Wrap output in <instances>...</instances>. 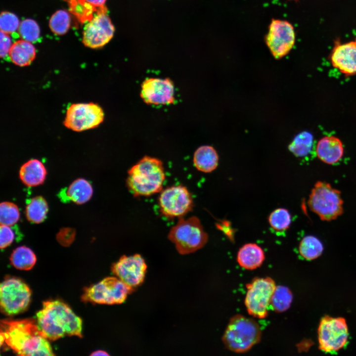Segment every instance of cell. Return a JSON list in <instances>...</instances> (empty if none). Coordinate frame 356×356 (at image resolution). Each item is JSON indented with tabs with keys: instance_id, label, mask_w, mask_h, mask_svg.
<instances>
[{
	"instance_id": "1",
	"label": "cell",
	"mask_w": 356,
	"mask_h": 356,
	"mask_svg": "<svg viewBox=\"0 0 356 356\" xmlns=\"http://www.w3.org/2000/svg\"><path fill=\"white\" fill-rule=\"evenodd\" d=\"M20 356H54L49 343L40 331L37 320L4 319L0 322V345L3 343Z\"/></svg>"
},
{
	"instance_id": "2",
	"label": "cell",
	"mask_w": 356,
	"mask_h": 356,
	"mask_svg": "<svg viewBox=\"0 0 356 356\" xmlns=\"http://www.w3.org/2000/svg\"><path fill=\"white\" fill-rule=\"evenodd\" d=\"M36 317L38 328L47 339L54 341L65 335L82 337V319L60 301L44 302Z\"/></svg>"
},
{
	"instance_id": "3",
	"label": "cell",
	"mask_w": 356,
	"mask_h": 356,
	"mask_svg": "<svg viewBox=\"0 0 356 356\" xmlns=\"http://www.w3.org/2000/svg\"><path fill=\"white\" fill-rule=\"evenodd\" d=\"M165 179L162 162L145 156L128 170L126 184L134 197L148 196L162 191Z\"/></svg>"
},
{
	"instance_id": "4",
	"label": "cell",
	"mask_w": 356,
	"mask_h": 356,
	"mask_svg": "<svg viewBox=\"0 0 356 356\" xmlns=\"http://www.w3.org/2000/svg\"><path fill=\"white\" fill-rule=\"evenodd\" d=\"M261 337L258 323L252 318L238 314L230 319L222 339L228 350L243 353L258 344Z\"/></svg>"
},
{
	"instance_id": "5",
	"label": "cell",
	"mask_w": 356,
	"mask_h": 356,
	"mask_svg": "<svg viewBox=\"0 0 356 356\" xmlns=\"http://www.w3.org/2000/svg\"><path fill=\"white\" fill-rule=\"evenodd\" d=\"M168 239L181 255L193 253L207 243L208 235L200 220L195 216L187 219L180 218L170 230Z\"/></svg>"
},
{
	"instance_id": "6",
	"label": "cell",
	"mask_w": 356,
	"mask_h": 356,
	"mask_svg": "<svg viewBox=\"0 0 356 356\" xmlns=\"http://www.w3.org/2000/svg\"><path fill=\"white\" fill-rule=\"evenodd\" d=\"M310 209L322 221H331L343 212V201L340 191L329 183L317 181L309 195Z\"/></svg>"
},
{
	"instance_id": "7",
	"label": "cell",
	"mask_w": 356,
	"mask_h": 356,
	"mask_svg": "<svg viewBox=\"0 0 356 356\" xmlns=\"http://www.w3.org/2000/svg\"><path fill=\"white\" fill-rule=\"evenodd\" d=\"M276 286L270 277H256L246 285L244 303L251 316L263 319L268 315V308Z\"/></svg>"
},
{
	"instance_id": "8",
	"label": "cell",
	"mask_w": 356,
	"mask_h": 356,
	"mask_svg": "<svg viewBox=\"0 0 356 356\" xmlns=\"http://www.w3.org/2000/svg\"><path fill=\"white\" fill-rule=\"evenodd\" d=\"M134 290V288L125 284L118 277H107L86 288L82 300L99 304H120L123 303L128 295Z\"/></svg>"
},
{
	"instance_id": "9",
	"label": "cell",
	"mask_w": 356,
	"mask_h": 356,
	"mask_svg": "<svg viewBox=\"0 0 356 356\" xmlns=\"http://www.w3.org/2000/svg\"><path fill=\"white\" fill-rule=\"evenodd\" d=\"M31 292L27 285L16 277H8L0 284L1 312L8 315L24 312L30 302Z\"/></svg>"
},
{
	"instance_id": "10",
	"label": "cell",
	"mask_w": 356,
	"mask_h": 356,
	"mask_svg": "<svg viewBox=\"0 0 356 356\" xmlns=\"http://www.w3.org/2000/svg\"><path fill=\"white\" fill-rule=\"evenodd\" d=\"M317 332L319 348L322 352L336 353L348 344L349 330L344 318L323 317L320 320Z\"/></svg>"
},
{
	"instance_id": "11",
	"label": "cell",
	"mask_w": 356,
	"mask_h": 356,
	"mask_svg": "<svg viewBox=\"0 0 356 356\" xmlns=\"http://www.w3.org/2000/svg\"><path fill=\"white\" fill-rule=\"evenodd\" d=\"M104 118L103 110L96 103H73L66 110L63 124L70 130L81 132L98 127Z\"/></svg>"
},
{
	"instance_id": "12",
	"label": "cell",
	"mask_w": 356,
	"mask_h": 356,
	"mask_svg": "<svg viewBox=\"0 0 356 356\" xmlns=\"http://www.w3.org/2000/svg\"><path fill=\"white\" fill-rule=\"evenodd\" d=\"M158 204L161 214L171 219L183 217L191 211L193 201L187 187L178 185L162 190L159 197Z\"/></svg>"
},
{
	"instance_id": "13",
	"label": "cell",
	"mask_w": 356,
	"mask_h": 356,
	"mask_svg": "<svg viewBox=\"0 0 356 356\" xmlns=\"http://www.w3.org/2000/svg\"><path fill=\"white\" fill-rule=\"evenodd\" d=\"M265 40L273 57L276 59H280L288 54L295 44L294 28L287 20L273 18Z\"/></svg>"
},
{
	"instance_id": "14",
	"label": "cell",
	"mask_w": 356,
	"mask_h": 356,
	"mask_svg": "<svg viewBox=\"0 0 356 356\" xmlns=\"http://www.w3.org/2000/svg\"><path fill=\"white\" fill-rule=\"evenodd\" d=\"M114 27L104 7L100 8L93 17L86 23L82 42L87 47L100 48L107 44L113 36Z\"/></svg>"
},
{
	"instance_id": "15",
	"label": "cell",
	"mask_w": 356,
	"mask_h": 356,
	"mask_svg": "<svg viewBox=\"0 0 356 356\" xmlns=\"http://www.w3.org/2000/svg\"><path fill=\"white\" fill-rule=\"evenodd\" d=\"M146 270L145 261L138 254L124 255L111 267L112 272L125 284L134 289L143 283Z\"/></svg>"
},
{
	"instance_id": "16",
	"label": "cell",
	"mask_w": 356,
	"mask_h": 356,
	"mask_svg": "<svg viewBox=\"0 0 356 356\" xmlns=\"http://www.w3.org/2000/svg\"><path fill=\"white\" fill-rule=\"evenodd\" d=\"M174 91L170 79L151 78L142 83L140 96L148 104L170 105L175 101Z\"/></svg>"
},
{
	"instance_id": "17",
	"label": "cell",
	"mask_w": 356,
	"mask_h": 356,
	"mask_svg": "<svg viewBox=\"0 0 356 356\" xmlns=\"http://www.w3.org/2000/svg\"><path fill=\"white\" fill-rule=\"evenodd\" d=\"M330 59L332 65L346 75L356 73V44L350 42L337 43L332 51Z\"/></svg>"
},
{
	"instance_id": "18",
	"label": "cell",
	"mask_w": 356,
	"mask_h": 356,
	"mask_svg": "<svg viewBox=\"0 0 356 356\" xmlns=\"http://www.w3.org/2000/svg\"><path fill=\"white\" fill-rule=\"evenodd\" d=\"M316 155L323 162L328 164L337 163L344 154L343 144L339 139L330 136H325L318 142Z\"/></svg>"
},
{
	"instance_id": "19",
	"label": "cell",
	"mask_w": 356,
	"mask_h": 356,
	"mask_svg": "<svg viewBox=\"0 0 356 356\" xmlns=\"http://www.w3.org/2000/svg\"><path fill=\"white\" fill-rule=\"evenodd\" d=\"M47 175L43 163L36 159H32L22 165L19 170V178L24 184L34 187L44 183Z\"/></svg>"
},
{
	"instance_id": "20",
	"label": "cell",
	"mask_w": 356,
	"mask_h": 356,
	"mask_svg": "<svg viewBox=\"0 0 356 356\" xmlns=\"http://www.w3.org/2000/svg\"><path fill=\"white\" fill-rule=\"evenodd\" d=\"M265 259V253L262 248L254 243L243 245L238 250L237 261L242 268L253 270L262 266Z\"/></svg>"
},
{
	"instance_id": "21",
	"label": "cell",
	"mask_w": 356,
	"mask_h": 356,
	"mask_svg": "<svg viewBox=\"0 0 356 356\" xmlns=\"http://www.w3.org/2000/svg\"><path fill=\"white\" fill-rule=\"evenodd\" d=\"M93 194L91 184L82 178L74 180L65 190L60 192V197L63 201H72L81 205L90 200Z\"/></svg>"
},
{
	"instance_id": "22",
	"label": "cell",
	"mask_w": 356,
	"mask_h": 356,
	"mask_svg": "<svg viewBox=\"0 0 356 356\" xmlns=\"http://www.w3.org/2000/svg\"><path fill=\"white\" fill-rule=\"evenodd\" d=\"M36 55L35 46L31 42L24 40L13 43L8 53L12 62L20 67L29 65L35 58Z\"/></svg>"
},
{
	"instance_id": "23",
	"label": "cell",
	"mask_w": 356,
	"mask_h": 356,
	"mask_svg": "<svg viewBox=\"0 0 356 356\" xmlns=\"http://www.w3.org/2000/svg\"><path fill=\"white\" fill-rule=\"evenodd\" d=\"M219 156L216 150L211 146L204 145L195 151L193 164L195 168L203 173H210L218 165Z\"/></svg>"
},
{
	"instance_id": "24",
	"label": "cell",
	"mask_w": 356,
	"mask_h": 356,
	"mask_svg": "<svg viewBox=\"0 0 356 356\" xmlns=\"http://www.w3.org/2000/svg\"><path fill=\"white\" fill-rule=\"evenodd\" d=\"M48 206L45 199L37 196L28 200L25 209L28 221L33 223H40L46 218Z\"/></svg>"
},
{
	"instance_id": "25",
	"label": "cell",
	"mask_w": 356,
	"mask_h": 356,
	"mask_svg": "<svg viewBox=\"0 0 356 356\" xmlns=\"http://www.w3.org/2000/svg\"><path fill=\"white\" fill-rule=\"evenodd\" d=\"M36 256L33 251L26 246H20L15 249L11 254V264L21 270H29L36 262Z\"/></svg>"
},
{
	"instance_id": "26",
	"label": "cell",
	"mask_w": 356,
	"mask_h": 356,
	"mask_svg": "<svg viewBox=\"0 0 356 356\" xmlns=\"http://www.w3.org/2000/svg\"><path fill=\"white\" fill-rule=\"evenodd\" d=\"M64 0L68 3L70 12L81 23H87L90 20L100 9L94 7L85 0Z\"/></svg>"
},
{
	"instance_id": "27",
	"label": "cell",
	"mask_w": 356,
	"mask_h": 356,
	"mask_svg": "<svg viewBox=\"0 0 356 356\" xmlns=\"http://www.w3.org/2000/svg\"><path fill=\"white\" fill-rule=\"evenodd\" d=\"M323 246L321 242L315 236L308 235L300 241L299 251L300 255L308 260L319 257L322 253Z\"/></svg>"
},
{
	"instance_id": "28",
	"label": "cell",
	"mask_w": 356,
	"mask_h": 356,
	"mask_svg": "<svg viewBox=\"0 0 356 356\" xmlns=\"http://www.w3.org/2000/svg\"><path fill=\"white\" fill-rule=\"evenodd\" d=\"M293 301V294L286 286H276L271 297L270 305L276 312H283L290 307Z\"/></svg>"
},
{
	"instance_id": "29",
	"label": "cell",
	"mask_w": 356,
	"mask_h": 356,
	"mask_svg": "<svg viewBox=\"0 0 356 356\" xmlns=\"http://www.w3.org/2000/svg\"><path fill=\"white\" fill-rule=\"evenodd\" d=\"M71 25L69 13L65 10H59L51 16L49 26L55 35H63L67 32Z\"/></svg>"
},
{
	"instance_id": "30",
	"label": "cell",
	"mask_w": 356,
	"mask_h": 356,
	"mask_svg": "<svg viewBox=\"0 0 356 356\" xmlns=\"http://www.w3.org/2000/svg\"><path fill=\"white\" fill-rule=\"evenodd\" d=\"M268 220L270 227L273 230L282 232L289 228L291 222V216L287 209L280 208L270 214Z\"/></svg>"
},
{
	"instance_id": "31",
	"label": "cell",
	"mask_w": 356,
	"mask_h": 356,
	"mask_svg": "<svg viewBox=\"0 0 356 356\" xmlns=\"http://www.w3.org/2000/svg\"><path fill=\"white\" fill-rule=\"evenodd\" d=\"M312 143V136L308 132H304L297 135L289 146V149L297 157H303L310 151Z\"/></svg>"
},
{
	"instance_id": "32",
	"label": "cell",
	"mask_w": 356,
	"mask_h": 356,
	"mask_svg": "<svg viewBox=\"0 0 356 356\" xmlns=\"http://www.w3.org/2000/svg\"><path fill=\"white\" fill-rule=\"evenodd\" d=\"M19 218V210L16 204L6 201L0 203V224L12 226L18 221Z\"/></svg>"
},
{
	"instance_id": "33",
	"label": "cell",
	"mask_w": 356,
	"mask_h": 356,
	"mask_svg": "<svg viewBox=\"0 0 356 356\" xmlns=\"http://www.w3.org/2000/svg\"><path fill=\"white\" fill-rule=\"evenodd\" d=\"M21 37L30 42L37 40L40 35V29L37 23L34 20L26 19L23 20L18 28Z\"/></svg>"
},
{
	"instance_id": "34",
	"label": "cell",
	"mask_w": 356,
	"mask_h": 356,
	"mask_svg": "<svg viewBox=\"0 0 356 356\" xmlns=\"http://www.w3.org/2000/svg\"><path fill=\"white\" fill-rule=\"evenodd\" d=\"M20 25L19 19L16 15L7 11H3L0 16V31L6 34L15 32Z\"/></svg>"
},
{
	"instance_id": "35",
	"label": "cell",
	"mask_w": 356,
	"mask_h": 356,
	"mask_svg": "<svg viewBox=\"0 0 356 356\" xmlns=\"http://www.w3.org/2000/svg\"><path fill=\"white\" fill-rule=\"evenodd\" d=\"M10 226L0 224V246L3 249L9 246L15 238V234Z\"/></svg>"
},
{
	"instance_id": "36",
	"label": "cell",
	"mask_w": 356,
	"mask_h": 356,
	"mask_svg": "<svg viewBox=\"0 0 356 356\" xmlns=\"http://www.w3.org/2000/svg\"><path fill=\"white\" fill-rule=\"evenodd\" d=\"M76 235L75 230L70 227L60 229L56 234V239L63 246H67L74 240Z\"/></svg>"
},
{
	"instance_id": "37",
	"label": "cell",
	"mask_w": 356,
	"mask_h": 356,
	"mask_svg": "<svg viewBox=\"0 0 356 356\" xmlns=\"http://www.w3.org/2000/svg\"><path fill=\"white\" fill-rule=\"evenodd\" d=\"M11 40L7 34L0 31V57L4 58L8 54L12 45Z\"/></svg>"
},
{
	"instance_id": "38",
	"label": "cell",
	"mask_w": 356,
	"mask_h": 356,
	"mask_svg": "<svg viewBox=\"0 0 356 356\" xmlns=\"http://www.w3.org/2000/svg\"><path fill=\"white\" fill-rule=\"evenodd\" d=\"M88 3L97 8L104 7L106 0H85Z\"/></svg>"
},
{
	"instance_id": "39",
	"label": "cell",
	"mask_w": 356,
	"mask_h": 356,
	"mask_svg": "<svg viewBox=\"0 0 356 356\" xmlns=\"http://www.w3.org/2000/svg\"><path fill=\"white\" fill-rule=\"evenodd\" d=\"M91 356H109V355L105 351H101V350H98L95 352H93L91 355Z\"/></svg>"
},
{
	"instance_id": "40",
	"label": "cell",
	"mask_w": 356,
	"mask_h": 356,
	"mask_svg": "<svg viewBox=\"0 0 356 356\" xmlns=\"http://www.w3.org/2000/svg\"><path fill=\"white\" fill-rule=\"evenodd\" d=\"M293 0V1H297L298 0Z\"/></svg>"
},
{
	"instance_id": "41",
	"label": "cell",
	"mask_w": 356,
	"mask_h": 356,
	"mask_svg": "<svg viewBox=\"0 0 356 356\" xmlns=\"http://www.w3.org/2000/svg\"><path fill=\"white\" fill-rule=\"evenodd\" d=\"M355 43H356V41H355Z\"/></svg>"
}]
</instances>
